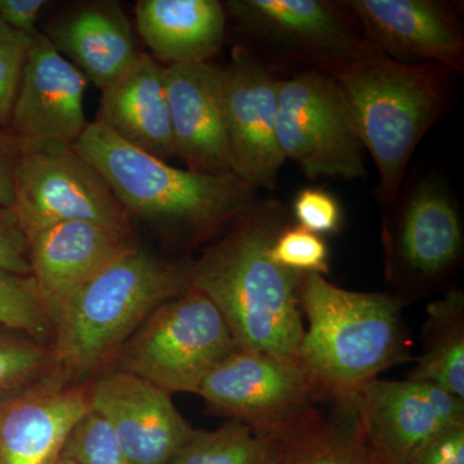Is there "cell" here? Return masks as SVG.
Wrapping results in <instances>:
<instances>
[{"instance_id": "obj_1", "label": "cell", "mask_w": 464, "mask_h": 464, "mask_svg": "<svg viewBox=\"0 0 464 464\" xmlns=\"http://www.w3.org/2000/svg\"><path fill=\"white\" fill-rule=\"evenodd\" d=\"M290 224L279 200H256L227 234L188 264V285L218 308L237 347L297 359L306 275L277 265L270 256L277 235Z\"/></svg>"}, {"instance_id": "obj_2", "label": "cell", "mask_w": 464, "mask_h": 464, "mask_svg": "<svg viewBox=\"0 0 464 464\" xmlns=\"http://www.w3.org/2000/svg\"><path fill=\"white\" fill-rule=\"evenodd\" d=\"M337 82L378 172L377 199L389 209L424 136L449 103L450 75L432 63L393 60L368 41L347 56L313 66Z\"/></svg>"}, {"instance_id": "obj_3", "label": "cell", "mask_w": 464, "mask_h": 464, "mask_svg": "<svg viewBox=\"0 0 464 464\" xmlns=\"http://www.w3.org/2000/svg\"><path fill=\"white\" fill-rule=\"evenodd\" d=\"M392 293L353 292L306 275L301 286L306 317L298 362L323 400L344 399L411 359V337Z\"/></svg>"}, {"instance_id": "obj_4", "label": "cell", "mask_w": 464, "mask_h": 464, "mask_svg": "<svg viewBox=\"0 0 464 464\" xmlns=\"http://www.w3.org/2000/svg\"><path fill=\"white\" fill-rule=\"evenodd\" d=\"M103 177L128 215L179 232L190 240L212 237L258 199L237 174L192 172L169 166L91 121L72 146Z\"/></svg>"}, {"instance_id": "obj_5", "label": "cell", "mask_w": 464, "mask_h": 464, "mask_svg": "<svg viewBox=\"0 0 464 464\" xmlns=\"http://www.w3.org/2000/svg\"><path fill=\"white\" fill-rule=\"evenodd\" d=\"M190 288L188 265L140 248L66 298L53 322L54 374L67 382L115 360L152 311Z\"/></svg>"}, {"instance_id": "obj_6", "label": "cell", "mask_w": 464, "mask_h": 464, "mask_svg": "<svg viewBox=\"0 0 464 464\" xmlns=\"http://www.w3.org/2000/svg\"><path fill=\"white\" fill-rule=\"evenodd\" d=\"M384 276L406 306L438 292L462 265L464 230L459 204L435 172L402 185L382 225Z\"/></svg>"}, {"instance_id": "obj_7", "label": "cell", "mask_w": 464, "mask_h": 464, "mask_svg": "<svg viewBox=\"0 0 464 464\" xmlns=\"http://www.w3.org/2000/svg\"><path fill=\"white\" fill-rule=\"evenodd\" d=\"M237 348L218 308L190 286L152 311L119 351L116 369L169 395L198 393L207 375Z\"/></svg>"}, {"instance_id": "obj_8", "label": "cell", "mask_w": 464, "mask_h": 464, "mask_svg": "<svg viewBox=\"0 0 464 464\" xmlns=\"http://www.w3.org/2000/svg\"><path fill=\"white\" fill-rule=\"evenodd\" d=\"M276 137L285 160L310 179L368 176L364 143L346 96L317 67L280 79Z\"/></svg>"}, {"instance_id": "obj_9", "label": "cell", "mask_w": 464, "mask_h": 464, "mask_svg": "<svg viewBox=\"0 0 464 464\" xmlns=\"http://www.w3.org/2000/svg\"><path fill=\"white\" fill-rule=\"evenodd\" d=\"M197 395L213 411L283 440L324 401L298 359L237 348L207 375Z\"/></svg>"}, {"instance_id": "obj_10", "label": "cell", "mask_w": 464, "mask_h": 464, "mask_svg": "<svg viewBox=\"0 0 464 464\" xmlns=\"http://www.w3.org/2000/svg\"><path fill=\"white\" fill-rule=\"evenodd\" d=\"M26 239L51 226L91 221L130 231V216L90 161L72 146H51L18 158L14 206Z\"/></svg>"}, {"instance_id": "obj_11", "label": "cell", "mask_w": 464, "mask_h": 464, "mask_svg": "<svg viewBox=\"0 0 464 464\" xmlns=\"http://www.w3.org/2000/svg\"><path fill=\"white\" fill-rule=\"evenodd\" d=\"M377 464H406L436 433L464 418V401L420 381L374 380L344 398Z\"/></svg>"}, {"instance_id": "obj_12", "label": "cell", "mask_w": 464, "mask_h": 464, "mask_svg": "<svg viewBox=\"0 0 464 464\" xmlns=\"http://www.w3.org/2000/svg\"><path fill=\"white\" fill-rule=\"evenodd\" d=\"M87 84L44 34H34L7 130L21 155L74 146L90 123L84 112Z\"/></svg>"}, {"instance_id": "obj_13", "label": "cell", "mask_w": 464, "mask_h": 464, "mask_svg": "<svg viewBox=\"0 0 464 464\" xmlns=\"http://www.w3.org/2000/svg\"><path fill=\"white\" fill-rule=\"evenodd\" d=\"M280 79L244 48L221 67L231 170L256 190L273 191L285 163L276 137Z\"/></svg>"}, {"instance_id": "obj_14", "label": "cell", "mask_w": 464, "mask_h": 464, "mask_svg": "<svg viewBox=\"0 0 464 464\" xmlns=\"http://www.w3.org/2000/svg\"><path fill=\"white\" fill-rule=\"evenodd\" d=\"M226 14L262 44L313 66L347 56L365 42L343 3L326 0H228Z\"/></svg>"}, {"instance_id": "obj_15", "label": "cell", "mask_w": 464, "mask_h": 464, "mask_svg": "<svg viewBox=\"0 0 464 464\" xmlns=\"http://www.w3.org/2000/svg\"><path fill=\"white\" fill-rule=\"evenodd\" d=\"M88 398L132 464H167L194 435L169 393L121 369L94 381Z\"/></svg>"}, {"instance_id": "obj_16", "label": "cell", "mask_w": 464, "mask_h": 464, "mask_svg": "<svg viewBox=\"0 0 464 464\" xmlns=\"http://www.w3.org/2000/svg\"><path fill=\"white\" fill-rule=\"evenodd\" d=\"M366 41L400 63H432L462 74L464 34L453 7L440 0H347Z\"/></svg>"}, {"instance_id": "obj_17", "label": "cell", "mask_w": 464, "mask_h": 464, "mask_svg": "<svg viewBox=\"0 0 464 464\" xmlns=\"http://www.w3.org/2000/svg\"><path fill=\"white\" fill-rule=\"evenodd\" d=\"M137 248L132 232L91 221L63 222L27 237L30 276L52 324L72 293Z\"/></svg>"}, {"instance_id": "obj_18", "label": "cell", "mask_w": 464, "mask_h": 464, "mask_svg": "<svg viewBox=\"0 0 464 464\" xmlns=\"http://www.w3.org/2000/svg\"><path fill=\"white\" fill-rule=\"evenodd\" d=\"M91 411L88 389L51 375L0 401V464H52Z\"/></svg>"}, {"instance_id": "obj_19", "label": "cell", "mask_w": 464, "mask_h": 464, "mask_svg": "<svg viewBox=\"0 0 464 464\" xmlns=\"http://www.w3.org/2000/svg\"><path fill=\"white\" fill-rule=\"evenodd\" d=\"M174 157L192 172H232L222 105L221 67L164 66Z\"/></svg>"}, {"instance_id": "obj_20", "label": "cell", "mask_w": 464, "mask_h": 464, "mask_svg": "<svg viewBox=\"0 0 464 464\" xmlns=\"http://www.w3.org/2000/svg\"><path fill=\"white\" fill-rule=\"evenodd\" d=\"M42 33L101 92L142 53L123 9L109 0L75 5L50 21Z\"/></svg>"}, {"instance_id": "obj_21", "label": "cell", "mask_w": 464, "mask_h": 464, "mask_svg": "<svg viewBox=\"0 0 464 464\" xmlns=\"http://www.w3.org/2000/svg\"><path fill=\"white\" fill-rule=\"evenodd\" d=\"M97 123L159 159L174 157L164 65L148 53L102 91Z\"/></svg>"}, {"instance_id": "obj_22", "label": "cell", "mask_w": 464, "mask_h": 464, "mask_svg": "<svg viewBox=\"0 0 464 464\" xmlns=\"http://www.w3.org/2000/svg\"><path fill=\"white\" fill-rule=\"evenodd\" d=\"M136 27L164 66L209 63L224 45L227 14L218 0H140Z\"/></svg>"}, {"instance_id": "obj_23", "label": "cell", "mask_w": 464, "mask_h": 464, "mask_svg": "<svg viewBox=\"0 0 464 464\" xmlns=\"http://www.w3.org/2000/svg\"><path fill=\"white\" fill-rule=\"evenodd\" d=\"M408 380L433 384L464 401V295L449 289L427 307L422 353Z\"/></svg>"}, {"instance_id": "obj_24", "label": "cell", "mask_w": 464, "mask_h": 464, "mask_svg": "<svg viewBox=\"0 0 464 464\" xmlns=\"http://www.w3.org/2000/svg\"><path fill=\"white\" fill-rule=\"evenodd\" d=\"M331 401V417L316 409L306 423L282 440L280 464H377L360 440L346 400Z\"/></svg>"}, {"instance_id": "obj_25", "label": "cell", "mask_w": 464, "mask_h": 464, "mask_svg": "<svg viewBox=\"0 0 464 464\" xmlns=\"http://www.w3.org/2000/svg\"><path fill=\"white\" fill-rule=\"evenodd\" d=\"M282 440L261 435L239 420L197 431L167 464H280Z\"/></svg>"}, {"instance_id": "obj_26", "label": "cell", "mask_w": 464, "mask_h": 464, "mask_svg": "<svg viewBox=\"0 0 464 464\" xmlns=\"http://www.w3.org/2000/svg\"><path fill=\"white\" fill-rule=\"evenodd\" d=\"M54 374L51 348L0 331V401Z\"/></svg>"}, {"instance_id": "obj_27", "label": "cell", "mask_w": 464, "mask_h": 464, "mask_svg": "<svg viewBox=\"0 0 464 464\" xmlns=\"http://www.w3.org/2000/svg\"><path fill=\"white\" fill-rule=\"evenodd\" d=\"M0 326L25 333L43 344L53 333V324L32 276L0 270Z\"/></svg>"}, {"instance_id": "obj_28", "label": "cell", "mask_w": 464, "mask_h": 464, "mask_svg": "<svg viewBox=\"0 0 464 464\" xmlns=\"http://www.w3.org/2000/svg\"><path fill=\"white\" fill-rule=\"evenodd\" d=\"M271 258L277 265L310 275L331 273L329 249L322 237L298 225H288L275 239L270 249Z\"/></svg>"}, {"instance_id": "obj_29", "label": "cell", "mask_w": 464, "mask_h": 464, "mask_svg": "<svg viewBox=\"0 0 464 464\" xmlns=\"http://www.w3.org/2000/svg\"><path fill=\"white\" fill-rule=\"evenodd\" d=\"M63 453L79 464H132L109 424L93 411L76 424Z\"/></svg>"}, {"instance_id": "obj_30", "label": "cell", "mask_w": 464, "mask_h": 464, "mask_svg": "<svg viewBox=\"0 0 464 464\" xmlns=\"http://www.w3.org/2000/svg\"><path fill=\"white\" fill-rule=\"evenodd\" d=\"M32 39L0 21V132H7Z\"/></svg>"}, {"instance_id": "obj_31", "label": "cell", "mask_w": 464, "mask_h": 464, "mask_svg": "<svg viewBox=\"0 0 464 464\" xmlns=\"http://www.w3.org/2000/svg\"><path fill=\"white\" fill-rule=\"evenodd\" d=\"M298 226L316 235L337 234L343 225V210L337 198L322 188H304L293 200Z\"/></svg>"}, {"instance_id": "obj_32", "label": "cell", "mask_w": 464, "mask_h": 464, "mask_svg": "<svg viewBox=\"0 0 464 464\" xmlns=\"http://www.w3.org/2000/svg\"><path fill=\"white\" fill-rule=\"evenodd\" d=\"M0 270L30 276L27 239L14 213L0 206Z\"/></svg>"}, {"instance_id": "obj_33", "label": "cell", "mask_w": 464, "mask_h": 464, "mask_svg": "<svg viewBox=\"0 0 464 464\" xmlns=\"http://www.w3.org/2000/svg\"><path fill=\"white\" fill-rule=\"evenodd\" d=\"M406 464H464V418L436 433Z\"/></svg>"}, {"instance_id": "obj_34", "label": "cell", "mask_w": 464, "mask_h": 464, "mask_svg": "<svg viewBox=\"0 0 464 464\" xmlns=\"http://www.w3.org/2000/svg\"><path fill=\"white\" fill-rule=\"evenodd\" d=\"M50 2L45 0H0V21L18 32L35 34L36 24L43 9Z\"/></svg>"}, {"instance_id": "obj_35", "label": "cell", "mask_w": 464, "mask_h": 464, "mask_svg": "<svg viewBox=\"0 0 464 464\" xmlns=\"http://www.w3.org/2000/svg\"><path fill=\"white\" fill-rule=\"evenodd\" d=\"M20 151L7 132H0V206H14V174Z\"/></svg>"}, {"instance_id": "obj_36", "label": "cell", "mask_w": 464, "mask_h": 464, "mask_svg": "<svg viewBox=\"0 0 464 464\" xmlns=\"http://www.w3.org/2000/svg\"><path fill=\"white\" fill-rule=\"evenodd\" d=\"M52 464H79V463L76 462L74 458L67 456V454L63 453H63L60 454V457H58L57 459L54 460V462Z\"/></svg>"}]
</instances>
